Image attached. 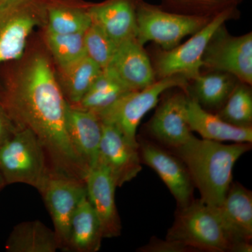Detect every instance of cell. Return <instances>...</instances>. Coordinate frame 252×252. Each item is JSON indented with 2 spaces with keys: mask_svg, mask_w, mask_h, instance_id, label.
Listing matches in <instances>:
<instances>
[{
  "mask_svg": "<svg viewBox=\"0 0 252 252\" xmlns=\"http://www.w3.org/2000/svg\"><path fill=\"white\" fill-rule=\"evenodd\" d=\"M0 102L17 128L40 141L53 175L85 181L89 169L68 135V102L45 55L33 54L19 66L0 91Z\"/></svg>",
  "mask_w": 252,
  "mask_h": 252,
  "instance_id": "obj_1",
  "label": "cell"
},
{
  "mask_svg": "<svg viewBox=\"0 0 252 252\" xmlns=\"http://www.w3.org/2000/svg\"><path fill=\"white\" fill-rule=\"evenodd\" d=\"M251 149L249 142L225 144L193 135L170 151L185 164L200 199L210 206H219L233 182L235 162Z\"/></svg>",
  "mask_w": 252,
  "mask_h": 252,
  "instance_id": "obj_2",
  "label": "cell"
},
{
  "mask_svg": "<svg viewBox=\"0 0 252 252\" xmlns=\"http://www.w3.org/2000/svg\"><path fill=\"white\" fill-rule=\"evenodd\" d=\"M166 239L181 242L196 252H228L231 245L216 207L200 198L177 208Z\"/></svg>",
  "mask_w": 252,
  "mask_h": 252,
  "instance_id": "obj_3",
  "label": "cell"
},
{
  "mask_svg": "<svg viewBox=\"0 0 252 252\" xmlns=\"http://www.w3.org/2000/svg\"><path fill=\"white\" fill-rule=\"evenodd\" d=\"M0 170L6 185L25 184L39 192L51 175L42 144L28 128H18L0 146Z\"/></svg>",
  "mask_w": 252,
  "mask_h": 252,
  "instance_id": "obj_4",
  "label": "cell"
},
{
  "mask_svg": "<svg viewBox=\"0 0 252 252\" xmlns=\"http://www.w3.org/2000/svg\"><path fill=\"white\" fill-rule=\"evenodd\" d=\"M189 81L180 75L158 79L152 85L138 91H130L97 114L101 122L118 129L126 140L138 147L137 127L144 116L157 107L165 91L174 88L188 94Z\"/></svg>",
  "mask_w": 252,
  "mask_h": 252,
  "instance_id": "obj_5",
  "label": "cell"
},
{
  "mask_svg": "<svg viewBox=\"0 0 252 252\" xmlns=\"http://www.w3.org/2000/svg\"><path fill=\"white\" fill-rule=\"evenodd\" d=\"M239 16L238 8L225 10L183 44L170 50L158 48L154 51L150 58L157 80L180 75L190 81L198 77L203 67L204 52L214 33L221 25L230 20L238 19Z\"/></svg>",
  "mask_w": 252,
  "mask_h": 252,
  "instance_id": "obj_6",
  "label": "cell"
},
{
  "mask_svg": "<svg viewBox=\"0 0 252 252\" xmlns=\"http://www.w3.org/2000/svg\"><path fill=\"white\" fill-rule=\"evenodd\" d=\"M46 4L47 0L0 1V66L23 57L32 32L46 26Z\"/></svg>",
  "mask_w": 252,
  "mask_h": 252,
  "instance_id": "obj_7",
  "label": "cell"
},
{
  "mask_svg": "<svg viewBox=\"0 0 252 252\" xmlns=\"http://www.w3.org/2000/svg\"><path fill=\"white\" fill-rule=\"evenodd\" d=\"M214 17L171 12L159 5L139 0L137 39L142 45L153 41L163 50L173 49L184 38L203 29Z\"/></svg>",
  "mask_w": 252,
  "mask_h": 252,
  "instance_id": "obj_8",
  "label": "cell"
},
{
  "mask_svg": "<svg viewBox=\"0 0 252 252\" xmlns=\"http://www.w3.org/2000/svg\"><path fill=\"white\" fill-rule=\"evenodd\" d=\"M205 72H223L252 85V33L233 36L224 24L215 31L204 52Z\"/></svg>",
  "mask_w": 252,
  "mask_h": 252,
  "instance_id": "obj_9",
  "label": "cell"
},
{
  "mask_svg": "<svg viewBox=\"0 0 252 252\" xmlns=\"http://www.w3.org/2000/svg\"><path fill=\"white\" fill-rule=\"evenodd\" d=\"M162 94L153 117L145 124L146 132L156 143L172 150L188 142L193 136L187 122L188 94L183 89Z\"/></svg>",
  "mask_w": 252,
  "mask_h": 252,
  "instance_id": "obj_10",
  "label": "cell"
},
{
  "mask_svg": "<svg viewBox=\"0 0 252 252\" xmlns=\"http://www.w3.org/2000/svg\"><path fill=\"white\" fill-rule=\"evenodd\" d=\"M142 163L153 169L161 179L177 204V208L188 205L193 200L195 189L184 162L170 149L154 141L137 137Z\"/></svg>",
  "mask_w": 252,
  "mask_h": 252,
  "instance_id": "obj_11",
  "label": "cell"
},
{
  "mask_svg": "<svg viewBox=\"0 0 252 252\" xmlns=\"http://www.w3.org/2000/svg\"><path fill=\"white\" fill-rule=\"evenodd\" d=\"M39 193L53 220L60 250L64 251L73 215L86 195L85 182L51 174Z\"/></svg>",
  "mask_w": 252,
  "mask_h": 252,
  "instance_id": "obj_12",
  "label": "cell"
},
{
  "mask_svg": "<svg viewBox=\"0 0 252 252\" xmlns=\"http://www.w3.org/2000/svg\"><path fill=\"white\" fill-rule=\"evenodd\" d=\"M86 194L98 217L104 238L119 237L122 222L115 201V182L102 162L91 167L85 178Z\"/></svg>",
  "mask_w": 252,
  "mask_h": 252,
  "instance_id": "obj_13",
  "label": "cell"
},
{
  "mask_svg": "<svg viewBox=\"0 0 252 252\" xmlns=\"http://www.w3.org/2000/svg\"><path fill=\"white\" fill-rule=\"evenodd\" d=\"M98 160L107 167L117 187L133 180L142 170L138 147L115 127L104 123Z\"/></svg>",
  "mask_w": 252,
  "mask_h": 252,
  "instance_id": "obj_14",
  "label": "cell"
},
{
  "mask_svg": "<svg viewBox=\"0 0 252 252\" xmlns=\"http://www.w3.org/2000/svg\"><path fill=\"white\" fill-rule=\"evenodd\" d=\"M107 68L130 91L141 90L157 81L150 56L137 37L117 46Z\"/></svg>",
  "mask_w": 252,
  "mask_h": 252,
  "instance_id": "obj_15",
  "label": "cell"
},
{
  "mask_svg": "<svg viewBox=\"0 0 252 252\" xmlns=\"http://www.w3.org/2000/svg\"><path fill=\"white\" fill-rule=\"evenodd\" d=\"M139 0H104L90 3L92 23L97 25L117 45L137 37V8Z\"/></svg>",
  "mask_w": 252,
  "mask_h": 252,
  "instance_id": "obj_16",
  "label": "cell"
},
{
  "mask_svg": "<svg viewBox=\"0 0 252 252\" xmlns=\"http://www.w3.org/2000/svg\"><path fill=\"white\" fill-rule=\"evenodd\" d=\"M215 207L231 243L240 240L252 241L251 190L239 182H232L223 202Z\"/></svg>",
  "mask_w": 252,
  "mask_h": 252,
  "instance_id": "obj_17",
  "label": "cell"
},
{
  "mask_svg": "<svg viewBox=\"0 0 252 252\" xmlns=\"http://www.w3.org/2000/svg\"><path fill=\"white\" fill-rule=\"evenodd\" d=\"M66 127L73 146L89 169L94 166L98 161L102 136V123L98 116L68 103Z\"/></svg>",
  "mask_w": 252,
  "mask_h": 252,
  "instance_id": "obj_18",
  "label": "cell"
},
{
  "mask_svg": "<svg viewBox=\"0 0 252 252\" xmlns=\"http://www.w3.org/2000/svg\"><path fill=\"white\" fill-rule=\"evenodd\" d=\"M187 122L192 132H196L205 140L235 143L252 142V127H242L231 125L218 115L204 109L193 97L188 95Z\"/></svg>",
  "mask_w": 252,
  "mask_h": 252,
  "instance_id": "obj_19",
  "label": "cell"
},
{
  "mask_svg": "<svg viewBox=\"0 0 252 252\" xmlns=\"http://www.w3.org/2000/svg\"><path fill=\"white\" fill-rule=\"evenodd\" d=\"M102 239L103 235L98 217L86 194L73 215L64 252H96L100 249Z\"/></svg>",
  "mask_w": 252,
  "mask_h": 252,
  "instance_id": "obj_20",
  "label": "cell"
},
{
  "mask_svg": "<svg viewBox=\"0 0 252 252\" xmlns=\"http://www.w3.org/2000/svg\"><path fill=\"white\" fill-rule=\"evenodd\" d=\"M239 81L235 76L223 72H201L189 81L188 94L205 110L217 113L226 102Z\"/></svg>",
  "mask_w": 252,
  "mask_h": 252,
  "instance_id": "obj_21",
  "label": "cell"
},
{
  "mask_svg": "<svg viewBox=\"0 0 252 252\" xmlns=\"http://www.w3.org/2000/svg\"><path fill=\"white\" fill-rule=\"evenodd\" d=\"M89 4L82 0H47L46 31L60 34L85 32L92 23Z\"/></svg>",
  "mask_w": 252,
  "mask_h": 252,
  "instance_id": "obj_22",
  "label": "cell"
},
{
  "mask_svg": "<svg viewBox=\"0 0 252 252\" xmlns=\"http://www.w3.org/2000/svg\"><path fill=\"white\" fill-rule=\"evenodd\" d=\"M5 249L9 252H55L60 246L54 230L34 220L16 225L6 240Z\"/></svg>",
  "mask_w": 252,
  "mask_h": 252,
  "instance_id": "obj_23",
  "label": "cell"
},
{
  "mask_svg": "<svg viewBox=\"0 0 252 252\" xmlns=\"http://www.w3.org/2000/svg\"><path fill=\"white\" fill-rule=\"evenodd\" d=\"M102 70L87 56L69 67L59 69L58 81L68 103H79Z\"/></svg>",
  "mask_w": 252,
  "mask_h": 252,
  "instance_id": "obj_24",
  "label": "cell"
},
{
  "mask_svg": "<svg viewBox=\"0 0 252 252\" xmlns=\"http://www.w3.org/2000/svg\"><path fill=\"white\" fill-rule=\"evenodd\" d=\"M130 91L108 68L102 70L90 89L75 105L82 110L98 114Z\"/></svg>",
  "mask_w": 252,
  "mask_h": 252,
  "instance_id": "obj_25",
  "label": "cell"
},
{
  "mask_svg": "<svg viewBox=\"0 0 252 252\" xmlns=\"http://www.w3.org/2000/svg\"><path fill=\"white\" fill-rule=\"evenodd\" d=\"M215 114L231 125L252 127V86L239 81L223 107Z\"/></svg>",
  "mask_w": 252,
  "mask_h": 252,
  "instance_id": "obj_26",
  "label": "cell"
},
{
  "mask_svg": "<svg viewBox=\"0 0 252 252\" xmlns=\"http://www.w3.org/2000/svg\"><path fill=\"white\" fill-rule=\"evenodd\" d=\"M84 34H60L46 31V45L59 69L69 67L86 56Z\"/></svg>",
  "mask_w": 252,
  "mask_h": 252,
  "instance_id": "obj_27",
  "label": "cell"
},
{
  "mask_svg": "<svg viewBox=\"0 0 252 252\" xmlns=\"http://www.w3.org/2000/svg\"><path fill=\"white\" fill-rule=\"evenodd\" d=\"M244 0H161L162 9L178 14L215 17L225 10L238 8Z\"/></svg>",
  "mask_w": 252,
  "mask_h": 252,
  "instance_id": "obj_28",
  "label": "cell"
},
{
  "mask_svg": "<svg viewBox=\"0 0 252 252\" xmlns=\"http://www.w3.org/2000/svg\"><path fill=\"white\" fill-rule=\"evenodd\" d=\"M86 55L102 69L108 67L117 45L97 25L92 23L84 34Z\"/></svg>",
  "mask_w": 252,
  "mask_h": 252,
  "instance_id": "obj_29",
  "label": "cell"
},
{
  "mask_svg": "<svg viewBox=\"0 0 252 252\" xmlns=\"http://www.w3.org/2000/svg\"><path fill=\"white\" fill-rule=\"evenodd\" d=\"M141 252H193L194 249L176 240H162L152 238L147 245L138 249Z\"/></svg>",
  "mask_w": 252,
  "mask_h": 252,
  "instance_id": "obj_30",
  "label": "cell"
},
{
  "mask_svg": "<svg viewBox=\"0 0 252 252\" xmlns=\"http://www.w3.org/2000/svg\"><path fill=\"white\" fill-rule=\"evenodd\" d=\"M17 129L0 102V146L9 140Z\"/></svg>",
  "mask_w": 252,
  "mask_h": 252,
  "instance_id": "obj_31",
  "label": "cell"
},
{
  "mask_svg": "<svg viewBox=\"0 0 252 252\" xmlns=\"http://www.w3.org/2000/svg\"><path fill=\"white\" fill-rule=\"evenodd\" d=\"M252 245L251 242L240 240L234 242L230 245L228 252H252Z\"/></svg>",
  "mask_w": 252,
  "mask_h": 252,
  "instance_id": "obj_32",
  "label": "cell"
},
{
  "mask_svg": "<svg viewBox=\"0 0 252 252\" xmlns=\"http://www.w3.org/2000/svg\"><path fill=\"white\" fill-rule=\"evenodd\" d=\"M6 183H5V181L4 177H3L2 174H1V170H0V190H1L5 186H6Z\"/></svg>",
  "mask_w": 252,
  "mask_h": 252,
  "instance_id": "obj_33",
  "label": "cell"
},
{
  "mask_svg": "<svg viewBox=\"0 0 252 252\" xmlns=\"http://www.w3.org/2000/svg\"><path fill=\"white\" fill-rule=\"evenodd\" d=\"M3 1V0H0V1Z\"/></svg>",
  "mask_w": 252,
  "mask_h": 252,
  "instance_id": "obj_34",
  "label": "cell"
}]
</instances>
